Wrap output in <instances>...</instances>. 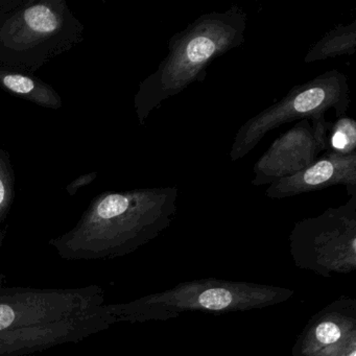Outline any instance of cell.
<instances>
[{"instance_id":"1","label":"cell","mask_w":356,"mask_h":356,"mask_svg":"<svg viewBox=\"0 0 356 356\" xmlns=\"http://www.w3.org/2000/svg\"><path fill=\"white\" fill-rule=\"evenodd\" d=\"M115 324L99 285L39 289L0 284V356L76 343Z\"/></svg>"},{"instance_id":"2","label":"cell","mask_w":356,"mask_h":356,"mask_svg":"<svg viewBox=\"0 0 356 356\" xmlns=\"http://www.w3.org/2000/svg\"><path fill=\"white\" fill-rule=\"evenodd\" d=\"M176 187L105 191L93 197L78 224L49 245L67 260L122 257L157 238L177 212Z\"/></svg>"},{"instance_id":"3","label":"cell","mask_w":356,"mask_h":356,"mask_svg":"<svg viewBox=\"0 0 356 356\" xmlns=\"http://www.w3.org/2000/svg\"><path fill=\"white\" fill-rule=\"evenodd\" d=\"M248 15L232 6L199 16L168 41V54L154 74L139 84L134 108L141 126L163 102L205 79L208 66L245 42Z\"/></svg>"},{"instance_id":"4","label":"cell","mask_w":356,"mask_h":356,"mask_svg":"<svg viewBox=\"0 0 356 356\" xmlns=\"http://www.w3.org/2000/svg\"><path fill=\"white\" fill-rule=\"evenodd\" d=\"M85 26L65 0H11L0 9V64L32 72L80 44Z\"/></svg>"},{"instance_id":"5","label":"cell","mask_w":356,"mask_h":356,"mask_svg":"<svg viewBox=\"0 0 356 356\" xmlns=\"http://www.w3.org/2000/svg\"><path fill=\"white\" fill-rule=\"evenodd\" d=\"M293 289L243 281L199 279L126 303L109 304L116 323L168 321L185 312L230 314L286 302Z\"/></svg>"},{"instance_id":"6","label":"cell","mask_w":356,"mask_h":356,"mask_svg":"<svg viewBox=\"0 0 356 356\" xmlns=\"http://www.w3.org/2000/svg\"><path fill=\"white\" fill-rule=\"evenodd\" d=\"M350 106L348 78L332 70L296 85L283 99L248 120L237 131L230 149L231 161L243 159L270 131L295 120H312L333 109L335 118L346 115Z\"/></svg>"},{"instance_id":"7","label":"cell","mask_w":356,"mask_h":356,"mask_svg":"<svg viewBox=\"0 0 356 356\" xmlns=\"http://www.w3.org/2000/svg\"><path fill=\"white\" fill-rule=\"evenodd\" d=\"M297 268L320 276L356 270V195L320 216L296 222L289 237Z\"/></svg>"},{"instance_id":"8","label":"cell","mask_w":356,"mask_h":356,"mask_svg":"<svg viewBox=\"0 0 356 356\" xmlns=\"http://www.w3.org/2000/svg\"><path fill=\"white\" fill-rule=\"evenodd\" d=\"M331 122L325 115L302 120L280 135L254 164L252 185L261 186L308 168L327 149Z\"/></svg>"},{"instance_id":"9","label":"cell","mask_w":356,"mask_h":356,"mask_svg":"<svg viewBox=\"0 0 356 356\" xmlns=\"http://www.w3.org/2000/svg\"><path fill=\"white\" fill-rule=\"evenodd\" d=\"M291 356H356V299L341 297L314 314Z\"/></svg>"},{"instance_id":"10","label":"cell","mask_w":356,"mask_h":356,"mask_svg":"<svg viewBox=\"0 0 356 356\" xmlns=\"http://www.w3.org/2000/svg\"><path fill=\"white\" fill-rule=\"evenodd\" d=\"M335 185H343L350 197L356 195V153L347 156L325 153L301 172L270 183L266 197L285 199Z\"/></svg>"},{"instance_id":"11","label":"cell","mask_w":356,"mask_h":356,"mask_svg":"<svg viewBox=\"0 0 356 356\" xmlns=\"http://www.w3.org/2000/svg\"><path fill=\"white\" fill-rule=\"evenodd\" d=\"M0 88L44 109L63 108V99L57 90L32 72L0 64Z\"/></svg>"},{"instance_id":"12","label":"cell","mask_w":356,"mask_h":356,"mask_svg":"<svg viewBox=\"0 0 356 356\" xmlns=\"http://www.w3.org/2000/svg\"><path fill=\"white\" fill-rule=\"evenodd\" d=\"M356 51V20L349 24H337L310 47L304 58L305 63H314L341 56H351Z\"/></svg>"},{"instance_id":"13","label":"cell","mask_w":356,"mask_h":356,"mask_svg":"<svg viewBox=\"0 0 356 356\" xmlns=\"http://www.w3.org/2000/svg\"><path fill=\"white\" fill-rule=\"evenodd\" d=\"M325 153L339 156L356 153V122L353 118L343 115L331 122Z\"/></svg>"},{"instance_id":"14","label":"cell","mask_w":356,"mask_h":356,"mask_svg":"<svg viewBox=\"0 0 356 356\" xmlns=\"http://www.w3.org/2000/svg\"><path fill=\"white\" fill-rule=\"evenodd\" d=\"M15 172L9 153L0 147V228L15 199Z\"/></svg>"},{"instance_id":"15","label":"cell","mask_w":356,"mask_h":356,"mask_svg":"<svg viewBox=\"0 0 356 356\" xmlns=\"http://www.w3.org/2000/svg\"><path fill=\"white\" fill-rule=\"evenodd\" d=\"M97 178V172H89V174L83 175V176L79 177L76 180L72 181V183L67 185L66 187V191H67L68 195L70 197H74L76 193H78L79 189L82 188V187L87 186V185L91 184L95 179Z\"/></svg>"},{"instance_id":"16","label":"cell","mask_w":356,"mask_h":356,"mask_svg":"<svg viewBox=\"0 0 356 356\" xmlns=\"http://www.w3.org/2000/svg\"><path fill=\"white\" fill-rule=\"evenodd\" d=\"M3 241H5V231L0 228V255H1V250H3Z\"/></svg>"}]
</instances>
